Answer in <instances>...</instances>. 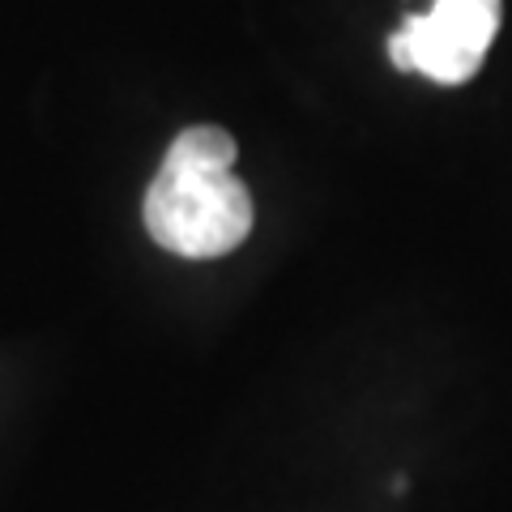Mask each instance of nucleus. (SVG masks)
Here are the masks:
<instances>
[{
	"instance_id": "nucleus-1",
	"label": "nucleus",
	"mask_w": 512,
	"mask_h": 512,
	"mask_svg": "<svg viewBox=\"0 0 512 512\" xmlns=\"http://www.w3.org/2000/svg\"><path fill=\"white\" fill-rule=\"evenodd\" d=\"M146 231L188 261L227 256L252 231V197L235 175V137L214 124L184 128L146 192Z\"/></svg>"
},
{
	"instance_id": "nucleus-2",
	"label": "nucleus",
	"mask_w": 512,
	"mask_h": 512,
	"mask_svg": "<svg viewBox=\"0 0 512 512\" xmlns=\"http://www.w3.org/2000/svg\"><path fill=\"white\" fill-rule=\"evenodd\" d=\"M500 30V0H436L389 39L402 73H423L440 86L470 82Z\"/></svg>"
}]
</instances>
